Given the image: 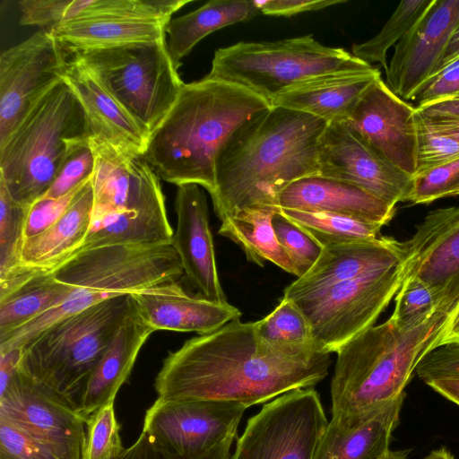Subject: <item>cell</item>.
Here are the masks:
<instances>
[{
  "instance_id": "91938a15",
  "label": "cell",
  "mask_w": 459,
  "mask_h": 459,
  "mask_svg": "<svg viewBox=\"0 0 459 459\" xmlns=\"http://www.w3.org/2000/svg\"><path fill=\"white\" fill-rule=\"evenodd\" d=\"M410 450H388L378 459H407Z\"/></svg>"
},
{
  "instance_id": "484cf974",
  "label": "cell",
  "mask_w": 459,
  "mask_h": 459,
  "mask_svg": "<svg viewBox=\"0 0 459 459\" xmlns=\"http://www.w3.org/2000/svg\"><path fill=\"white\" fill-rule=\"evenodd\" d=\"M381 77L378 68L340 71L302 82L278 95L272 107L304 112L327 124L344 122L359 99Z\"/></svg>"
},
{
  "instance_id": "603a6c76",
  "label": "cell",
  "mask_w": 459,
  "mask_h": 459,
  "mask_svg": "<svg viewBox=\"0 0 459 459\" xmlns=\"http://www.w3.org/2000/svg\"><path fill=\"white\" fill-rule=\"evenodd\" d=\"M63 81L85 114L90 137L127 153L142 155L149 136L78 60L69 59Z\"/></svg>"
},
{
  "instance_id": "ba28073f",
  "label": "cell",
  "mask_w": 459,
  "mask_h": 459,
  "mask_svg": "<svg viewBox=\"0 0 459 459\" xmlns=\"http://www.w3.org/2000/svg\"><path fill=\"white\" fill-rule=\"evenodd\" d=\"M372 67L344 48L324 46L306 35L219 48L206 77L240 86L271 104L278 95L314 78Z\"/></svg>"
},
{
  "instance_id": "f907efd6",
  "label": "cell",
  "mask_w": 459,
  "mask_h": 459,
  "mask_svg": "<svg viewBox=\"0 0 459 459\" xmlns=\"http://www.w3.org/2000/svg\"><path fill=\"white\" fill-rule=\"evenodd\" d=\"M345 2V0H254V4L263 14L286 17L321 10Z\"/></svg>"
},
{
  "instance_id": "60d3db41",
  "label": "cell",
  "mask_w": 459,
  "mask_h": 459,
  "mask_svg": "<svg viewBox=\"0 0 459 459\" xmlns=\"http://www.w3.org/2000/svg\"><path fill=\"white\" fill-rule=\"evenodd\" d=\"M91 0H22L19 1L22 25L38 26L52 31L61 24L78 18Z\"/></svg>"
},
{
  "instance_id": "6da1fadb",
  "label": "cell",
  "mask_w": 459,
  "mask_h": 459,
  "mask_svg": "<svg viewBox=\"0 0 459 459\" xmlns=\"http://www.w3.org/2000/svg\"><path fill=\"white\" fill-rule=\"evenodd\" d=\"M330 354L265 343L255 322L230 321L169 351L154 388L163 400H216L247 409L292 390L314 387L328 374Z\"/></svg>"
},
{
  "instance_id": "e575fe53",
  "label": "cell",
  "mask_w": 459,
  "mask_h": 459,
  "mask_svg": "<svg viewBox=\"0 0 459 459\" xmlns=\"http://www.w3.org/2000/svg\"><path fill=\"white\" fill-rule=\"evenodd\" d=\"M256 334L267 344L297 352H315L309 322L294 300L282 297L278 306L255 322Z\"/></svg>"
},
{
  "instance_id": "f6af8a7d",
  "label": "cell",
  "mask_w": 459,
  "mask_h": 459,
  "mask_svg": "<svg viewBox=\"0 0 459 459\" xmlns=\"http://www.w3.org/2000/svg\"><path fill=\"white\" fill-rule=\"evenodd\" d=\"M94 155L89 143L74 153L42 197L60 198L91 178Z\"/></svg>"
},
{
  "instance_id": "ee69618b",
  "label": "cell",
  "mask_w": 459,
  "mask_h": 459,
  "mask_svg": "<svg viewBox=\"0 0 459 459\" xmlns=\"http://www.w3.org/2000/svg\"><path fill=\"white\" fill-rule=\"evenodd\" d=\"M90 178L60 198L41 197L29 206L24 222V239L39 234L60 219Z\"/></svg>"
},
{
  "instance_id": "ac0fdd59",
  "label": "cell",
  "mask_w": 459,
  "mask_h": 459,
  "mask_svg": "<svg viewBox=\"0 0 459 459\" xmlns=\"http://www.w3.org/2000/svg\"><path fill=\"white\" fill-rule=\"evenodd\" d=\"M458 22L459 0H435L394 47L385 71V83L393 92L412 100L436 74Z\"/></svg>"
},
{
  "instance_id": "7dc6e473",
  "label": "cell",
  "mask_w": 459,
  "mask_h": 459,
  "mask_svg": "<svg viewBox=\"0 0 459 459\" xmlns=\"http://www.w3.org/2000/svg\"><path fill=\"white\" fill-rule=\"evenodd\" d=\"M459 97V59L432 75L415 93V108L451 100Z\"/></svg>"
},
{
  "instance_id": "5bb4252c",
  "label": "cell",
  "mask_w": 459,
  "mask_h": 459,
  "mask_svg": "<svg viewBox=\"0 0 459 459\" xmlns=\"http://www.w3.org/2000/svg\"><path fill=\"white\" fill-rule=\"evenodd\" d=\"M246 409L226 401L158 397L146 411L143 431L168 453L193 455L237 434Z\"/></svg>"
},
{
  "instance_id": "8992f818",
  "label": "cell",
  "mask_w": 459,
  "mask_h": 459,
  "mask_svg": "<svg viewBox=\"0 0 459 459\" xmlns=\"http://www.w3.org/2000/svg\"><path fill=\"white\" fill-rule=\"evenodd\" d=\"M84 111L64 81L44 94L0 145V180L29 207L48 191L67 160L89 143Z\"/></svg>"
},
{
  "instance_id": "7a4b0ae2",
  "label": "cell",
  "mask_w": 459,
  "mask_h": 459,
  "mask_svg": "<svg viewBox=\"0 0 459 459\" xmlns=\"http://www.w3.org/2000/svg\"><path fill=\"white\" fill-rule=\"evenodd\" d=\"M327 123L272 107L243 124L221 149L215 169L213 209L221 221L253 206H277L280 194L319 174V142Z\"/></svg>"
},
{
  "instance_id": "f546056e",
  "label": "cell",
  "mask_w": 459,
  "mask_h": 459,
  "mask_svg": "<svg viewBox=\"0 0 459 459\" xmlns=\"http://www.w3.org/2000/svg\"><path fill=\"white\" fill-rule=\"evenodd\" d=\"M72 290L46 271L26 270L0 281V339L61 304Z\"/></svg>"
},
{
  "instance_id": "7bdbcfd3",
  "label": "cell",
  "mask_w": 459,
  "mask_h": 459,
  "mask_svg": "<svg viewBox=\"0 0 459 459\" xmlns=\"http://www.w3.org/2000/svg\"><path fill=\"white\" fill-rule=\"evenodd\" d=\"M458 186L459 159L415 175L407 201L416 204H429L454 196Z\"/></svg>"
},
{
  "instance_id": "d6986e66",
  "label": "cell",
  "mask_w": 459,
  "mask_h": 459,
  "mask_svg": "<svg viewBox=\"0 0 459 459\" xmlns=\"http://www.w3.org/2000/svg\"><path fill=\"white\" fill-rule=\"evenodd\" d=\"M177 226L174 247L184 273L202 297L227 303L217 271L205 195L200 186H178L175 197Z\"/></svg>"
},
{
  "instance_id": "d4e9b609",
  "label": "cell",
  "mask_w": 459,
  "mask_h": 459,
  "mask_svg": "<svg viewBox=\"0 0 459 459\" xmlns=\"http://www.w3.org/2000/svg\"><path fill=\"white\" fill-rule=\"evenodd\" d=\"M277 206L304 212H328L387 224L392 207L371 193L347 182L310 176L290 184L279 195Z\"/></svg>"
},
{
  "instance_id": "d6a6232c",
  "label": "cell",
  "mask_w": 459,
  "mask_h": 459,
  "mask_svg": "<svg viewBox=\"0 0 459 459\" xmlns=\"http://www.w3.org/2000/svg\"><path fill=\"white\" fill-rule=\"evenodd\" d=\"M173 235L166 209L134 211L92 224L80 250L119 244H172Z\"/></svg>"
},
{
  "instance_id": "be15d7a7",
  "label": "cell",
  "mask_w": 459,
  "mask_h": 459,
  "mask_svg": "<svg viewBox=\"0 0 459 459\" xmlns=\"http://www.w3.org/2000/svg\"></svg>"
},
{
  "instance_id": "db71d44e",
  "label": "cell",
  "mask_w": 459,
  "mask_h": 459,
  "mask_svg": "<svg viewBox=\"0 0 459 459\" xmlns=\"http://www.w3.org/2000/svg\"><path fill=\"white\" fill-rule=\"evenodd\" d=\"M416 109L427 117L446 116L459 117V100L442 101L423 108H416Z\"/></svg>"
},
{
  "instance_id": "d590c367",
  "label": "cell",
  "mask_w": 459,
  "mask_h": 459,
  "mask_svg": "<svg viewBox=\"0 0 459 459\" xmlns=\"http://www.w3.org/2000/svg\"><path fill=\"white\" fill-rule=\"evenodd\" d=\"M435 0L402 1L381 30L370 39L351 47L352 54L368 65L378 63L387 70L386 53L428 12Z\"/></svg>"
},
{
  "instance_id": "c3c4849f",
  "label": "cell",
  "mask_w": 459,
  "mask_h": 459,
  "mask_svg": "<svg viewBox=\"0 0 459 459\" xmlns=\"http://www.w3.org/2000/svg\"><path fill=\"white\" fill-rule=\"evenodd\" d=\"M0 459H62L11 424L0 420Z\"/></svg>"
},
{
  "instance_id": "1f68e13d",
  "label": "cell",
  "mask_w": 459,
  "mask_h": 459,
  "mask_svg": "<svg viewBox=\"0 0 459 459\" xmlns=\"http://www.w3.org/2000/svg\"><path fill=\"white\" fill-rule=\"evenodd\" d=\"M278 206L259 205L245 208L221 220L218 234L230 238L244 251L247 261L259 266L271 262L299 277L294 264L279 243L273 227Z\"/></svg>"
},
{
  "instance_id": "9f6ffc18",
  "label": "cell",
  "mask_w": 459,
  "mask_h": 459,
  "mask_svg": "<svg viewBox=\"0 0 459 459\" xmlns=\"http://www.w3.org/2000/svg\"><path fill=\"white\" fill-rule=\"evenodd\" d=\"M424 117L437 130L449 135L459 143V117L446 116Z\"/></svg>"
},
{
  "instance_id": "9a60e30c",
  "label": "cell",
  "mask_w": 459,
  "mask_h": 459,
  "mask_svg": "<svg viewBox=\"0 0 459 459\" xmlns=\"http://www.w3.org/2000/svg\"><path fill=\"white\" fill-rule=\"evenodd\" d=\"M416 108L393 92L381 77L358 101L345 126L383 160L413 178Z\"/></svg>"
},
{
  "instance_id": "9c48e42d",
  "label": "cell",
  "mask_w": 459,
  "mask_h": 459,
  "mask_svg": "<svg viewBox=\"0 0 459 459\" xmlns=\"http://www.w3.org/2000/svg\"><path fill=\"white\" fill-rule=\"evenodd\" d=\"M71 54L149 137L167 117L185 84L166 38Z\"/></svg>"
},
{
  "instance_id": "b9f144b4",
  "label": "cell",
  "mask_w": 459,
  "mask_h": 459,
  "mask_svg": "<svg viewBox=\"0 0 459 459\" xmlns=\"http://www.w3.org/2000/svg\"><path fill=\"white\" fill-rule=\"evenodd\" d=\"M273 227L279 243L298 270V278L301 277L316 262L323 246L280 212L273 219Z\"/></svg>"
},
{
  "instance_id": "6125c7cd",
  "label": "cell",
  "mask_w": 459,
  "mask_h": 459,
  "mask_svg": "<svg viewBox=\"0 0 459 459\" xmlns=\"http://www.w3.org/2000/svg\"><path fill=\"white\" fill-rule=\"evenodd\" d=\"M455 100H459V97L457 99H455Z\"/></svg>"
},
{
  "instance_id": "816d5d0a",
  "label": "cell",
  "mask_w": 459,
  "mask_h": 459,
  "mask_svg": "<svg viewBox=\"0 0 459 459\" xmlns=\"http://www.w3.org/2000/svg\"><path fill=\"white\" fill-rule=\"evenodd\" d=\"M22 349H12L0 351V393L10 383L19 367Z\"/></svg>"
},
{
  "instance_id": "52a82bcc",
  "label": "cell",
  "mask_w": 459,
  "mask_h": 459,
  "mask_svg": "<svg viewBox=\"0 0 459 459\" xmlns=\"http://www.w3.org/2000/svg\"><path fill=\"white\" fill-rule=\"evenodd\" d=\"M133 309L131 294H123L52 325L22 348L19 368L77 403L88 377Z\"/></svg>"
},
{
  "instance_id": "8d00e7d4",
  "label": "cell",
  "mask_w": 459,
  "mask_h": 459,
  "mask_svg": "<svg viewBox=\"0 0 459 459\" xmlns=\"http://www.w3.org/2000/svg\"><path fill=\"white\" fill-rule=\"evenodd\" d=\"M27 210L12 198L0 180V281L29 270L21 262Z\"/></svg>"
},
{
  "instance_id": "680465c9",
  "label": "cell",
  "mask_w": 459,
  "mask_h": 459,
  "mask_svg": "<svg viewBox=\"0 0 459 459\" xmlns=\"http://www.w3.org/2000/svg\"><path fill=\"white\" fill-rule=\"evenodd\" d=\"M423 459H455V457L446 447H441L439 449L433 450Z\"/></svg>"
},
{
  "instance_id": "6f0895ef",
  "label": "cell",
  "mask_w": 459,
  "mask_h": 459,
  "mask_svg": "<svg viewBox=\"0 0 459 459\" xmlns=\"http://www.w3.org/2000/svg\"><path fill=\"white\" fill-rule=\"evenodd\" d=\"M457 59H459V22L452 35L448 47L436 74Z\"/></svg>"
},
{
  "instance_id": "f5cc1de1",
  "label": "cell",
  "mask_w": 459,
  "mask_h": 459,
  "mask_svg": "<svg viewBox=\"0 0 459 459\" xmlns=\"http://www.w3.org/2000/svg\"><path fill=\"white\" fill-rule=\"evenodd\" d=\"M430 388L459 406V377H441L427 381Z\"/></svg>"
},
{
  "instance_id": "cb8c5ba5",
  "label": "cell",
  "mask_w": 459,
  "mask_h": 459,
  "mask_svg": "<svg viewBox=\"0 0 459 459\" xmlns=\"http://www.w3.org/2000/svg\"><path fill=\"white\" fill-rule=\"evenodd\" d=\"M169 22L115 12L110 0H103L95 13L69 21L50 33L69 51L109 48L166 38Z\"/></svg>"
},
{
  "instance_id": "277c9868",
  "label": "cell",
  "mask_w": 459,
  "mask_h": 459,
  "mask_svg": "<svg viewBox=\"0 0 459 459\" xmlns=\"http://www.w3.org/2000/svg\"><path fill=\"white\" fill-rule=\"evenodd\" d=\"M458 304L459 286L415 327L401 329L387 319L345 343L336 352L331 381L332 418H368L404 393L418 363L434 349Z\"/></svg>"
},
{
  "instance_id": "4fadbf2b",
  "label": "cell",
  "mask_w": 459,
  "mask_h": 459,
  "mask_svg": "<svg viewBox=\"0 0 459 459\" xmlns=\"http://www.w3.org/2000/svg\"><path fill=\"white\" fill-rule=\"evenodd\" d=\"M69 51L39 30L0 56V145L36 102L63 81Z\"/></svg>"
},
{
  "instance_id": "74e56055",
  "label": "cell",
  "mask_w": 459,
  "mask_h": 459,
  "mask_svg": "<svg viewBox=\"0 0 459 459\" xmlns=\"http://www.w3.org/2000/svg\"><path fill=\"white\" fill-rule=\"evenodd\" d=\"M459 283L446 290L434 288L415 277H407L395 296L390 320L401 329L415 327L428 318L443 299Z\"/></svg>"
},
{
  "instance_id": "2e32d148",
  "label": "cell",
  "mask_w": 459,
  "mask_h": 459,
  "mask_svg": "<svg viewBox=\"0 0 459 459\" xmlns=\"http://www.w3.org/2000/svg\"><path fill=\"white\" fill-rule=\"evenodd\" d=\"M89 145L94 155L91 225L115 214L166 209L160 178L142 155L93 137H89Z\"/></svg>"
},
{
  "instance_id": "836d02e7",
  "label": "cell",
  "mask_w": 459,
  "mask_h": 459,
  "mask_svg": "<svg viewBox=\"0 0 459 459\" xmlns=\"http://www.w3.org/2000/svg\"><path fill=\"white\" fill-rule=\"evenodd\" d=\"M279 212L323 247L381 237L383 225L351 216L281 208H279Z\"/></svg>"
},
{
  "instance_id": "30bf717a",
  "label": "cell",
  "mask_w": 459,
  "mask_h": 459,
  "mask_svg": "<svg viewBox=\"0 0 459 459\" xmlns=\"http://www.w3.org/2000/svg\"><path fill=\"white\" fill-rule=\"evenodd\" d=\"M404 280L403 261L334 284L316 296L294 300L307 318L317 353L337 352L373 326Z\"/></svg>"
},
{
  "instance_id": "94428289",
  "label": "cell",
  "mask_w": 459,
  "mask_h": 459,
  "mask_svg": "<svg viewBox=\"0 0 459 459\" xmlns=\"http://www.w3.org/2000/svg\"><path fill=\"white\" fill-rule=\"evenodd\" d=\"M459 195V186L456 188V190H455V192L454 195Z\"/></svg>"
},
{
  "instance_id": "11a10c76",
  "label": "cell",
  "mask_w": 459,
  "mask_h": 459,
  "mask_svg": "<svg viewBox=\"0 0 459 459\" xmlns=\"http://www.w3.org/2000/svg\"><path fill=\"white\" fill-rule=\"evenodd\" d=\"M448 344L459 345V304L445 325L434 349Z\"/></svg>"
},
{
  "instance_id": "e0dca14e",
  "label": "cell",
  "mask_w": 459,
  "mask_h": 459,
  "mask_svg": "<svg viewBox=\"0 0 459 459\" xmlns=\"http://www.w3.org/2000/svg\"><path fill=\"white\" fill-rule=\"evenodd\" d=\"M355 185L395 207L406 202L412 178L391 166L343 123L328 124L319 142V174Z\"/></svg>"
},
{
  "instance_id": "681fc988",
  "label": "cell",
  "mask_w": 459,
  "mask_h": 459,
  "mask_svg": "<svg viewBox=\"0 0 459 459\" xmlns=\"http://www.w3.org/2000/svg\"><path fill=\"white\" fill-rule=\"evenodd\" d=\"M414 374L424 383L435 378L459 377V345H442L429 351L418 363Z\"/></svg>"
},
{
  "instance_id": "f35d334b",
  "label": "cell",
  "mask_w": 459,
  "mask_h": 459,
  "mask_svg": "<svg viewBox=\"0 0 459 459\" xmlns=\"http://www.w3.org/2000/svg\"><path fill=\"white\" fill-rule=\"evenodd\" d=\"M114 403L88 417L82 459H117L125 450Z\"/></svg>"
},
{
  "instance_id": "f1b7e54d",
  "label": "cell",
  "mask_w": 459,
  "mask_h": 459,
  "mask_svg": "<svg viewBox=\"0 0 459 459\" xmlns=\"http://www.w3.org/2000/svg\"><path fill=\"white\" fill-rule=\"evenodd\" d=\"M92 206L90 178L60 219L39 234L23 240L22 266L29 270L52 272L77 253L91 228Z\"/></svg>"
},
{
  "instance_id": "ab89813d",
  "label": "cell",
  "mask_w": 459,
  "mask_h": 459,
  "mask_svg": "<svg viewBox=\"0 0 459 459\" xmlns=\"http://www.w3.org/2000/svg\"><path fill=\"white\" fill-rule=\"evenodd\" d=\"M416 124L417 154L415 175L459 159V143L457 141L437 130L418 111L416 113Z\"/></svg>"
},
{
  "instance_id": "bcb514c9",
  "label": "cell",
  "mask_w": 459,
  "mask_h": 459,
  "mask_svg": "<svg viewBox=\"0 0 459 459\" xmlns=\"http://www.w3.org/2000/svg\"><path fill=\"white\" fill-rule=\"evenodd\" d=\"M237 434L204 452L193 455H178L166 452L157 446L149 437L142 431L136 441L117 459H230V448Z\"/></svg>"
},
{
  "instance_id": "7c38bea8",
  "label": "cell",
  "mask_w": 459,
  "mask_h": 459,
  "mask_svg": "<svg viewBox=\"0 0 459 459\" xmlns=\"http://www.w3.org/2000/svg\"><path fill=\"white\" fill-rule=\"evenodd\" d=\"M0 420L62 459H82L87 418L77 403L19 367L0 393Z\"/></svg>"
},
{
  "instance_id": "44dd1931",
  "label": "cell",
  "mask_w": 459,
  "mask_h": 459,
  "mask_svg": "<svg viewBox=\"0 0 459 459\" xmlns=\"http://www.w3.org/2000/svg\"><path fill=\"white\" fill-rule=\"evenodd\" d=\"M403 249L404 279L439 290L459 283V206L429 212Z\"/></svg>"
},
{
  "instance_id": "7402d4cb",
  "label": "cell",
  "mask_w": 459,
  "mask_h": 459,
  "mask_svg": "<svg viewBox=\"0 0 459 459\" xmlns=\"http://www.w3.org/2000/svg\"><path fill=\"white\" fill-rule=\"evenodd\" d=\"M136 312L154 331L204 334L239 318L234 306L188 295L178 282L131 294Z\"/></svg>"
},
{
  "instance_id": "ffe728a7",
  "label": "cell",
  "mask_w": 459,
  "mask_h": 459,
  "mask_svg": "<svg viewBox=\"0 0 459 459\" xmlns=\"http://www.w3.org/2000/svg\"><path fill=\"white\" fill-rule=\"evenodd\" d=\"M403 259V242L388 237L327 245L314 265L284 289L283 297L310 299L334 284L394 266Z\"/></svg>"
},
{
  "instance_id": "3957f363",
  "label": "cell",
  "mask_w": 459,
  "mask_h": 459,
  "mask_svg": "<svg viewBox=\"0 0 459 459\" xmlns=\"http://www.w3.org/2000/svg\"><path fill=\"white\" fill-rule=\"evenodd\" d=\"M260 96L204 76L185 83L174 106L150 135L143 159L160 179L215 190L218 156L247 121L271 108Z\"/></svg>"
},
{
  "instance_id": "5b68a950",
  "label": "cell",
  "mask_w": 459,
  "mask_h": 459,
  "mask_svg": "<svg viewBox=\"0 0 459 459\" xmlns=\"http://www.w3.org/2000/svg\"><path fill=\"white\" fill-rule=\"evenodd\" d=\"M73 286L56 307L0 339V351L22 349L52 325L109 298L177 282L184 271L172 244H119L80 250L52 271Z\"/></svg>"
},
{
  "instance_id": "83f0119b",
  "label": "cell",
  "mask_w": 459,
  "mask_h": 459,
  "mask_svg": "<svg viewBox=\"0 0 459 459\" xmlns=\"http://www.w3.org/2000/svg\"><path fill=\"white\" fill-rule=\"evenodd\" d=\"M155 332L134 309L88 377L77 405L88 417L98 409L115 402L117 391L127 380L137 356L151 334Z\"/></svg>"
},
{
  "instance_id": "4316f807",
  "label": "cell",
  "mask_w": 459,
  "mask_h": 459,
  "mask_svg": "<svg viewBox=\"0 0 459 459\" xmlns=\"http://www.w3.org/2000/svg\"><path fill=\"white\" fill-rule=\"evenodd\" d=\"M405 393L363 420L331 418L312 459H378L389 450Z\"/></svg>"
},
{
  "instance_id": "4dcf8cb0",
  "label": "cell",
  "mask_w": 459,
  "mask_h": 459,
  "mask_svg": "<svg viewBox=\"0 0 459 459\" xmlns=\"http://www.w3.org/2000/svg\"><path fill=\"white\" fill-rule=\"evenodd\" d=\"M259 12L254 0H211L198 9L171 19L165 28L169 53L178 69L182 59L210 33L247 22Z\"/></svg>"
},
{
  "instance_id": "8fae6325",
  "label": "cell",
  "mask_w": 459,
  "mask_h": 459,
  "mask_svg": "<svg viewBox=\"0 0 459 459\" xmlns=\"http://www.w3.org/2000/svg\"><path fill=\"white\" fill-rule=\"evenodd\" d=\"M328 420L318 393H285L252 416L230 459H312Z\"/></svg>"
}]
</instances>
